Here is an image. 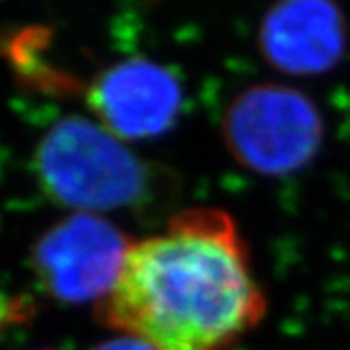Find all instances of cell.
Instances as JSON below:
<instances>
[{
    "instance_id": "obj_6",
    "label": "cell",
    "mask_w": 350,
    "mask_h": 350,
    "mask_svg": "<svg viewBox=\"0 0 350 350\" xmlns=\"http://www.w3.org/2000/svg\"><path fill=\"white\" fill-rule=\"evenodd\" d=\"M347 47L349 24L337 0H275L257 29L265 63L288 76L327 75Z\"/></svg>"
},
{
    "instance_id": "obj_2",
    "label": "cell",
    "mask_w": 350,
    "mask_h": 350,
    "mask_svg": "<svg viewBox=\"0 0 350 350\" xmlns=\"http://www.w3.org/2000/svg\"><path fill=\"white\" fill-rule=\"evenodd\" d=\"M33 167L41 191L76 213L133 208L150 199L156 175L121 138L84 117H64L41 137Z\"/></svg>"
},
{
    "instance_id": "obj_7",
    "label": "cell",
    "mask_w": 350,
    "mask_h": 350,
    "mask_svg": "<svg viewBox=\"0 0 350 350\" xmlns=\"http://www.w3.org/2000/svg\"><path fill=\"white\" fill-rule=\"evenodd\" d=\"M36 313L33 301L27 296L6 294L0 290V337L14 327L27 323Z\"/></svg>"
},
{
    "instance_id": "obj_1",
    "label": "cell",
    "mask_w": 350,
    "mask_h": 350,
    "mask_svg": "<svg viewBox=\"0 0 350 350\" xmlns=\"http://www.w3.org/2000/svg\"><path fill=\"white\" fill-rule=\"evenodd\" d=\"M265 312L267 300L234 218L202 206L133 241L96 317L156 350H232Z\"/></svg>"
},
{
    "instance_id": "obj_5",
    "label": "cell",
    "mask_w": 350,
    "mask_h": 350,
    "mask_svg": "<svg viewBox=\"0 0 350 350\" xmlns=\"http://www.w3.org/2000/svg\"><path fill=\"white\" fill-rule=\"evenodd\" d=\"M90 111L111 135L146 140L167 133L183 107V86L174 70L146 57L103 68L86 88Z\"/></svg>"
},
{
    "instance_id": "obj_4",
    "label": "cell",
    "mask_w": 350,
    "mask_h": 350,
    "mask_svg": "<svg viewBox=\"0 0 350 350\" xmlns=\"http://www.w3.org/2000/svg\"><path fill=\"white\" fill-rule=\"evenodd\" d=\"M133 241L100 214L75 213L38 239L31 262L41 288L63 304H100Z\"/></svg>"
},
{
    "instance_id": "obj_9",
    "label": "cell",
    "mask_w": 350,
    "mask_h": 350,
    "mask_svg": "<svg viewBox=\"0 0 350 350\" xmlns=\"http://www.w3.org/2000/svg\"><path fill=\"white\" fill-rule=\"evenodd\" d=\"M45 350H53V349H45Z\"/></svg>"
},
{
    "instance_id": "obj_3",
    "label": "cell",
    "mask_w": 350,
    "mask_h": 350,
    "mask_svg": "<svg viewBox=\"0 0 350 350\" xmlns=\"http://www.w3.org/2000/svg\"><path fill=\"white\" fill-rule=\"evenodd\" d=\"M323 117L310 96L284 84H253L222 117L226 150L253 174L284 177L315 160L323 144Z\"/></svg>"
},
{
    "instance_id": "obj_8",
    "label": "cell",
    "mask_w": 350,
    "mask_h": 350,
    "mask_svg": "<svg viewBox=\"0 0 350 350\" xmlns=\"http://www.w3.org/2000/svg\"><path fill=\"white\" fill-rule=\"evenodd\" d=\"M94 350H156L150 347L146 340L138 337H131V335H119L109 340H103Z\"/></svg>"
}]
</instances>
